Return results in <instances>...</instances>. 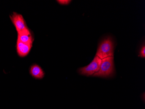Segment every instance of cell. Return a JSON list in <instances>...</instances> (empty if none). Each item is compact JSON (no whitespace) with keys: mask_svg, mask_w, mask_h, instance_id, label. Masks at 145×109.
Instances as JSON below:
<instances>
[{"mask_svg":"<svg viewBox=\"0 0 145 109\" xmlns=\"http://www.w3.org/2000/svg\"><path fill=\"white\" fill-rule=\"evenodd\" d=\"M139 56L141 58H144L145 57V46L143 45L142 46L140 50V54H139Z\"/></svg>","mask_w":145,"mask_h":109,"instance_id":"cell-8","label":"cell"},{"mask_svg":"<svg viewBox=\"0 0 145 109\" xmlns=\"http://www.w3.org/2000/svg\"><path fill=\"white\" fill-rule=\"evenodd\" d=\"M57 1L60 5H68L71 3V1H69V0H58Z\"/></svg>","mask_w":145,"mask_h":109,"instance_id":"cell-9","label":"cell"},{"mask_svg":"<svg viewBox=\"0 0 145 109\" xmlns=\"http://www.w3.org/2000/svg\"><path fill=\"white\" fill-rule=\"evenodd\" d=\"M17 40L23 43L32 45L33 38L29 29L18 33Z\"/></svg>","mask_w":145,"mask_h":109,"instance_id":"cell-6","label":"cell"},{"mask_svg":"<svg viewBox=\"0 0 145 109\" xmlns=\"http://www.w3.org/2000/svg\"><path fill=\"white\" fill-rule=\"evenodd\" d=\"M10 18L15 26L18 33L24 32L28 29L22 15L14 12L10 15Z\"/></svg>","mask_w":145,"mask_h":109,"instance_id":"cell-4","label":"cell"},{"mask_svg":"<svg viewBox=\"0 0 145 109\" xmlns=\"http://www.w3.org/2000/svg\"><path fill=\"white\" fill-rule=\"evenodd\" d=\"M101 63V59L96 55L90 63L87 66L79 69L78 72L80 74L85 76L93 75L100 70Z\"/></svg>","mask_w":145,"mask_h":109,"instance_id":"cell-3","label":"cell"},{"mask_svg":"<svg viewBox=\"0 0 145 109\" xmlns=\"http://www.w3.org/2000/svg\"><path fill=\"white\" fill-rule=\"evenodd\" d=\"M30 74L33 77L37 79H41L44 76V73L41 67L37 65H32L30 68Z\"/></svg>","mask_w":145,"mask_h":109,"instance_id":"cell-7","label":"cell"},{"mask_svg":"<svg viewBox=\"0 0 145 109\" xmlns=\"http://www.w3.org/2000/svg\"><path fill=\"white\" fill-rule=\"evenodd\" d=\"M114 57H108L102 59L100 70L94 74L93 76L107 77L114 75Z\"/></svg>","mask_w":145,"mask_h":109,"instance_id":"cell-2","label":"cell"},{"mask_svg":"<svg viewBox=\"0 0 145 109\" xmlns=\"http://www.w3.org/2000/svg\"><path fill=\"white\" fill-rule=\"evenodd\" d=\"M32 45L23 43L17 40V51L20 57H24L27 55L31 49Z\"/></svg>","mask_w":145,"mask_h":109,"instance_id":"cell-5","label":"cell"},{"mask_svg":"<svg viewBox=\"0 0 145 109\" xmlns=\"http://www.w3.org/2000/svg\"><path fill=\"white\" fill-rule=\"evenodd\" d=\"M114 44L111 38L103 39L99 44L96 55L103 59L108 57H114Z\"/></svg>","mask_w":145,"mask_h":109,"instance_id":"cell-1","label":"cell"}]
</instances>
